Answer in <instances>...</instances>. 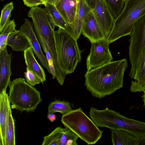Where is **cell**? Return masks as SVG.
<instances>
[{
	"instance_id": "d4e9b609",
	"label": "cell",
	"mask_w": 145,
	"mask_h": 145,
	"mask_svg": "<svg viewBox=\"0 0 145 145\" xmlns=\"http://www.w3.org/2000/svg\"><path fill=\"white\" fill-rule=\"evenodd\" d=\"M15 122L11 110L10 111L8 125L6 131L5 145H15Z\"/></svg>"
},
{
	"instance_id": "ba28073f",
	"label": "cell",
	"mask_w": 145,
	"mask_h": 145,
	"mask_svg": "<svg viewBox=\"0 0 145 145\" xmlns=\"http://www.w3.org/2000/svg\"><path fill=\"white\" fill-rule=\"evenodd\" d=\"M129 35V54L131 68L129 76L133 79L137 65L145 48V14L137 20Z\"/></svg>"
},
{
	"instance_id": "cb8c5ba5",
	"label": "cell",
	"mask_w": 145,
	"mask_h": 145,
	"mask_svg": "<svg viewBox=\"0 0 145 145\" xmlns=\"http://www.w3.org/2000/svg\"><path fill=\"white\" fill-rule=\"evenodd\" d=\"M64 128L58 127L43 138L42 145H58Z\"/></svg>"
},
{
	"instance_id": "7c38bea8",
	"label": "cell",
	"mask_w": 145,
	"mask_h": 145,
	"mask_svg": "<svg viewBox=\"0 0 145 145\" xmlns=\"http://www.w3.org/2000/svg\"><path fill=\"white\" fill-rule=\"evenodd\" d=\"M91 10L84 0H78L73 21L71 24H68L65 30L77 40L82 33L83 24L86 16Z\"/></svg>"
},
{
	"instance_id": "277c9868",
	"label": "cell",
	"mask_w": 145,
	"mask_h": 145,
	"mask_svg": "<svg viewBox=\"0 0 145 145\" xmlns=\"http://www.w3.org/2000/svg\"><path fill=\"white\" fill-rule=\"evenodd\" d=\"M145 14V0H127L121 12L115 20L110 34L107 39L112 43L131 33L137 20Z\"/></svg>"
},
{
	"instance_id": "44dd1931",
	"label": "cell",
	"mask_w": 145,
	"mask_h": 145,
	"mask_svg": "<svg viewBox=\"0 0 145 145\" xmlns=\"http://www.w3.org/2000/svg\"><path fill=\"white\" fill-rule=\"evenodd\" d=\"M53 22L56 26L66 30L68 24L55 5L47 3L44 5Z\"/></svg>"
},
{
	"instance_id": "f1b7e54d",
	"label": "cell",
	"mask_w": 145,
	"mask_h": 145,
	"mask_svg": "<svg viewBox=\"0 0 145 145\" xmlns=\"http://www.w3.org/2000/svg\"><path fill=\"white\" fill-rule=\"evenodd\" d=\"M39 41L42 46L44 52L46 54V56L47 60L49 66L52 76V78H56V73L53 61L50 54L49 48L48 44L44 40L41 36L36 35Z\"/></svg>"
},
{
	"instance_id": "d6a6232c",
	"label": "cell",
	"mask_w": 145,
	"mask_h": 145,
	"mask_svg": "<svg viewBox=\"0 0 145 145\" xmlns=\"http://www.w3.org/2000/svg\"><path fill=\"white\" fill-rule=\"evenodd\" d=\"M61 0H42V5L48 3L56 5Z\"/></svg>"
},
{
	"instance_id": "8fae6325",
	"label": "cell",
	"mask_w": 145,
	"mask_h": 145,
	"mask_svg": "<svg viewBox=\"0 0 145 145\" xmlns=\"http://www.w3.org/2000/svg\"><path fill=\"white\" fill-rule=\"evenodd\" d=\"M34 30L31 22L27 18H25L24 22L20 26L19 31L28 39L33 52L41 64L51 74L47 60L42 52L40 44Z\"/></svg>"
},
{
	"instance_id": "2e32d148",
	"label": "cell",
	"mask_w": 145,
	"mask_h": 145,
	"mask_svg": "<svg viewBox=\"0 0 145 145\" xmlns=\"http://www.w3.org/2000/svg\"><path fill=\"white\" fill-rule=\"evenodd\" d=\"M134 79L130 86L131 92H144L145 91V48L137 65Z\"/></svg>"
},
{
	"instance_id": "83f0119b",
	"label": "cell",
	"mask_w": 145,
	"mask_h": 145,
	"mask_svg": "<svg viewBox=\"0 0 145 145\" xmlns=\"http://www.w3.org/2000/svg\"><path fill=\"white\" fill-rule=\"evenodd\" d=\"M14 8L12 2L6 4L2 9L0 20V33L10 21L11 12Z\"/></svg>"
},
{
	"instance_id": "52a82bcc",
	"label": "cell",
	"mask_w": 145,
	"mask_h": 145,
	"mask_svg": "<svg viewBox=\"0 0 145 145\" xmlns=\"http://www.w3.org/2000/svg\"><path fill=\"white\" fill-rule=\"evenodd\" d=\"M97 120L99 127L125 131L140 138L142 142H145L144 122L126 117L108 107L100 110Z\"/></svg>"
},
{
	"instance_id": "8d00e7d4",
	"label": "cell",
	"mask_w": 145,
	"mask_h": 145,
	"mask_svg": "<svg viewBox=\"0 0 145 145\" xmlns=\"http://www.w3.org/2000/svg\"><path fill=\"white\" fill-rule=\"evenodd\" d=\"M1 1H3V0H0Z\"/></svg>"
},
{
	"instance_id": "4fadbf2b",
	"label": "cell",
	"mask_w": 145,
	"mask_h": 145,
	"mask_svg": "<svg viewBox=\"0 0 145 145\" xmlns=\"http://www.w3.org/2000/svg\"><path fill=\"white\" fill-rule=\"evenodd\" d=\"M82 33L91 43L106 39L91 10L88 13L84 20Z\"/></svg>"
},
{
	"instance_id": "f546056e",
	"label": "cell",
	"mask_w": 145,
	"mask_h": 145,
	"mask_svg": "<svg viewBox=\"0 0 145 145\" xmlns=\"http://www.w3.org/2000/svg\"><path fill=\"white\" fill-rule=\"evenodd\" d=\"M26 69L24 76L27 82L33 86L41 83H42L41 79L35 73L27 67Z\"/></svg>"
},
{
	"instance_id": "603a6c76",
	"label": "cell",
	"mask_w": 145,
	"mask_h": 145,
	"mask_svg": "<svg viewBox=\"0 0 145 145\" xmlns=\"http://www.w3.org/2000/svg\"><path fill=\"white\" fill-rule=\"evenodd\" d=\"M16 26L14 19L10 20L0 33V52L7 46L8 38L10 34L16 30Z\"/></svg>"
},
{
	"instance_id": "d6986e66",
	"label": "cell",
	"mask_w": 145,
	"mask_h": 145,
	"mask_svg": "<svg viewBox=\"0 0 145 145\" xmlns=\"http://www.w3.org/2000/svg\"><path fill=\"white\" fill-rule=\"evenodd\" d=\"M7 46H10L14 51H24L31 47L28 40L23 34L16 30L8 38Z\"/></svg>"
},
{
	"instance_id": "4dcf8cb0",
	"label": "cell",
	"mask_w": 145,
	"mask_h": 145,
	"mask_svg": "<svg viewBox=\"0 0 145 145\" xmlns=\"http://www.w3.org/2000/svg\"><path fill=\"white\" fill-rule=\"evenodd\" d=\"M27 6L32 7L42 4V0H22Z\"/></svg>"
},
{
	"instance_id": "7a4b0ae2",
	"label": "cell",
	"mask_w": 145,
	"mask_h": 145,
	"mask_svg": "<svg viewBox=\"0 0 145 145\" xmlns=\"http://www.w3.org/2000/svg\"><path fill=\"white\" fill-rule=\"evenodd\" d=\"M30 18L36 35L42 37L48 44L53 61L56 78L58 83L62 85L66 75L61 69L57 53L54 30L56 26L45 10L35 11L31 15Z\"/></svg>"
},
{
	"instance_id": "9c48e42d",
	"label": "cell",
	"mask_w": 145,
	"mask_h": 145,
	"mask_svg": "<svg viewBox=\"0 0 145 145\" xmlns=\"http://www.w3.org/2000/svg\"><path fill=\"white\" fill-rule=\"evenodd\" d=\"M109 44L106 39L91 43L90 52L86 59L87 71L112 61L113 57L109 49Z\"/></svg>"
},
{
	"instance_id": "3957f363",
	"label": "cell",
	"mask_w": 145,
	"mask_h": 145,
	"mask_svg": "<svg viewBox=\"0 0 145 145\" xmlns=\"http://www.w3.org/2000/svg\"><path fill=\"white\" fill-rule=\"evenodd\" d=\"M61 121L88 145L95 144L102 137L103 131L99 129L81 107L72 110L62 116Z\"/></svg>"
},
{
	"instance_id": "6da1fadb",
	"label": "cell",
	"mask_w": 145,
	"mask_h": 145,
	"mask_svg": "<svg viewBox=\"0 0 145 145\" xmlns=\"http://www.w3.org/2000/svg\"><path fill=\"white\" fill-rule=\"evenodd\" d=\"M127 66L124 58L87 71L85 75L86 89L93 96L100 99L110 95L123 87Z\"/></svg>"
},
{
	"instance_id": "836d02e7",
	"label": "cell",
	"mask_w": 145,
	"mask_h": 145,
	"mask_svg": "<svg viewBox=\"0 0 145 145\" xmlns=\"http://www.w3.org/2000/svg\"><path fill=\"white\" fill-rule=\"evenodd\" d=\"M47 118L51 122L54 121L56 119V115L53 113H48Z\"/></svg>"
},
{
	"instance_id": "5b68a950",
	"label": "cell",
	"mask_w": 145,
	"mask_h": 145,
	"mask_svg": "<svg viewBox=\"0 0 145 145\" xmlns=\"http://www.w3.org/2000/svg\"><path fill=\"white\" fill-rule=\"evenodd\" d=\"M9 99L11 107L22 112H34L42 101L40 92L22 78L11 81Z\"/></svg>"
},
{
	"instance_id": "e0dca14e",
	"label": "cell",
	"mask_w": 145,
	"mask_h": 145,
	"mask_svg": "<svg viewBox=\"0 0 145 145\" xmlns=\"http://www.w3.org/2000/svg\"><path fill=\"white\" fill-rule=\"evenodd\" d=\"M114 145H140L142 140L134 135L123 130H111Z\"/></svg>"
},
{
	"instance_id": "484cf974",
	"label": "cell",
	"mask_w": 145,
	"mask_h": 145,
	"mask_svg": "<svg viewBox=\"0 0 145 145\" xmlns=\"http://www.w3.org/2000/svg\"><path fill=\"white\" fill-rule=\"evenodd\" d=\"M78 136L69 128L65 127L60 138L58 145H77Z\"/></svg>"
},
{
	"instance_id": "4316f807",
	"label": "cell",
	"mask_w": 145,
	"mask_h": 145,
	"mask_svg": "<svg viewBox=\"0 0 145 145\" xmlns=\"http://www.w3.org/2000/svg\"><path fill=\"white\" fill-rule=\"evenodd\" d=\"M109 8L115 20L119 15L124 6V0H102Z\"/></svg>"
},
{
	"instance_id": "ac0fdd59",
	"label": "cell",
	"mask_w": 145,
	"mask_h": 145,
	"mask_svg": "<svg viewBox=\"0 0 145 145\" xmlns=\"http://www.w3.org/2000/svg\"><path fill=\"white\" fill-rule=\"evenodd\" d=\"M78 0H61L55 6L68 24L72 23L76 14Z\"/></svg>"
},
{
	"instance_id": "d590c367",
	"label": "cell",
	"mask_w": 145,
	"mask_h": 145,
	"mask_svg": "<svg viewBox=\"0 0 145 145\" xmlns=\"http://www.w3.org/2000/svg\"><path fill=\"white\" fill-rule=\"evenodd\" d=\"M124 1H125V2L126 1H127V0H124Z\"/></svg>"
},
{
	"instance_id": "e575fe53",
	"label": "cell",
	"mask_w": 145,
	"mask_h": 145,
	"mask_svg": "<svg viewBox=\"0 0 145 145\" xmlns=\"http://www.w3.org/2000/svg\"><path fill=\"white\" fill-rule=\"evenodd\" d=\"M144 94L142 96L143 98V101L144 103V105L145 107V91L144 92Z\"/></svg>"
},
{
	"instance_id": "9a60e30c",
	"label": "cell",
	"mask_w": 145,
	"mask_h": 145,
	"mask_svg": "<svg viewBox=\"0 0 145 145\" xmlns=\"http://www.w3.org/2000/svg\"><path fill=\"white\" fill-rule=\"evenodd\" d=\"M10 103L6 91L0 93V143L5 145L7 129L10 111L11 110Z\"/></svg>"
},
{
	"instance_id": "7402d4cb",
	"label": "cell",
	"mask_w": 145,
	"mask_h": 145,
	"mask_svg": "<svg viewBox=\"0 0 145 145\" xmlns=\"http://www.w3.org/2000/svg\"><path fill=\"white\" fill-rule=\"evenodd\" d=\"M72 110L70 102L56 100L50 103L48 107V113L54 114L59 112L63 116Z\"/></svg>"
},
{
	"instance_id": "1f68e13d",
	"label": "cell",
	"mask_w": 145,
	"mask_h": 145,
	"mask_svg": "<svg viewBox=\"0 0 145 145\" xmlns=\"http://www.w3.org/2000/svg\"><path fill=\"white\" fill-rule=\"evenodd\" d=\"M86 4L92 10L94 8L97 0H84Z\"/></svg>"
},
{
	"instance_id": "5bb4252c",
	"label": "cell",
	"mask_w": 145,
	"mask_h": 145,
	"mask_svg": "<svg viewBox=\"0 0 145 145\" xmlns=\"http://www.w3.org/2000/svg\"><path fill=\"white\" fill-rule=\"evenodd\" d=\"M11 54L8 53L7 46L0 52V93L6 91L11 81Z\"/></svg>"
},
{
	"instance_id": "8992f818",
	"label": "cell",
	"mask_w": 145,
	"mask_h": 145,
	"mask_svg": "<svg viewBox=\"0 0 145 145\" xmlns=\"http://www.w3.org/2000/svg\"><path fill=\"white\" fill-rule=\"evenodd\" d=\"M57 53L60 65L66 75L73 73L81 61L82 51L77 40L65 30L60 28L55 31Z\"/></svg>"
},
{
	"instance_id": "30bf717a",
	"label": "cell",
	"mask_w": 145,
	"mask_h": 145,
	"mask_svg": "<svg viewBox=\"0 0 145 145\" xmlns=\"http://www.w3.org/2000/svg\"><path fill=\"white\" fill-rule=\"evenodd\" d=\"M91 10L105 38L107 39L112 30L115 19L108 7L102 0H97L94 7Z\"/></svg>"
},
{
	"instance_id": "ffe728a7",
	"label": "cell",
	"mask_w": 145,
	"mask_h": 145,
	"mask_svg": "<svg viewBox=\"0 0 145 145\" xmlns=\"http://www.w3.org/2000/svg\"><path fill=\"white\" fill-rule=\"evenodd\" d=\"M24 59L27 67L35 73L42 80H46V75L43 69L38 62L30 47L24 51Z\"/></svg>"
}]
</instances>
